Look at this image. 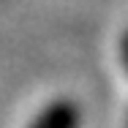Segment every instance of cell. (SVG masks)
I'll use <instances>...</instances> for the list:
<instances>
[{"instance_id": "2", "label": "cell", "mask_w": 128, "mask_h": 128, "mask_svg": "<svg viewBox=\"0 0 128 128\" xmlns=\"http://www.w3.org/2000/svg\"><path fill=\"white\" fill-rule=\"evenodd\" d=\"M120 60H123V68H126V74H128V27H126V33H123V38H120Z\"/></svg>"}, {"instance_id": "1", "label": "cell", "mask_w": 128, "mask_h": 128, "mask_svg": "<svg viewBox=\"0 0 128 128\" xmlns=\"http://www.w3.org/2000/svg\"><path fill=\"white\" fill-rule=\"evenodd\" d=\"M27 128H82V109L71 98L49 101Z\"/></svg>"}]
</instances>
